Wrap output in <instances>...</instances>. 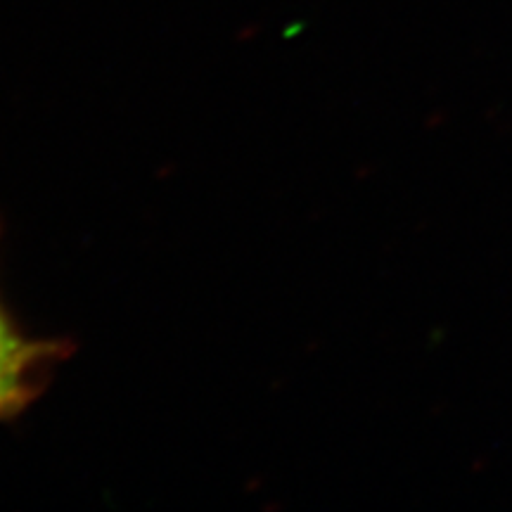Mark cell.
I'll return each mask as SVG.
<instances>
[{"label":"cell","instance_id":"cell-1","mask_svg":"<svg viewBox=\"0 0 512 512\" xmlns=\"http://www.w3.org/2000/svg\"><path fill=\"white\" fill-rule=\"evenodd\" d=\"M67 354L64 342L24 335L0 304V420L15 418L34 403L48 370Z\"/></svg>","mask_w":512,"mask_h":512}]
</instances>
